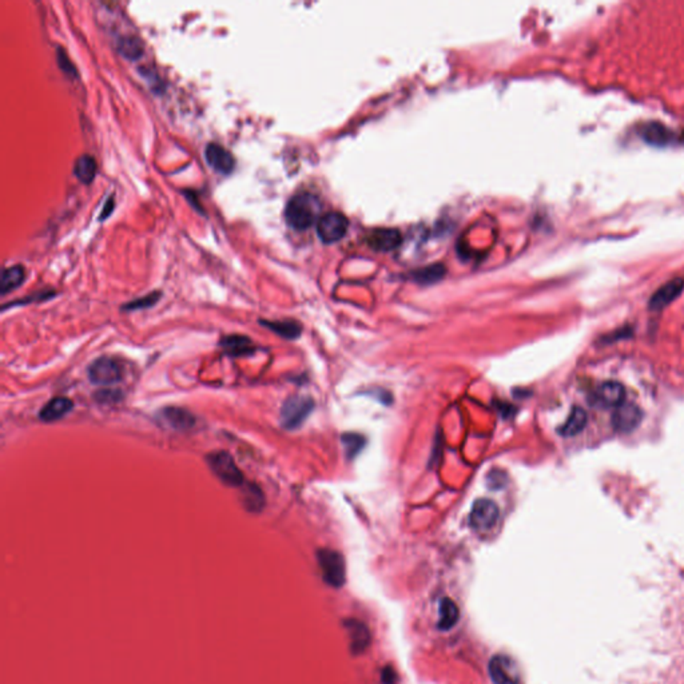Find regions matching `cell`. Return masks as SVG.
I'll list each match as a JSON object with an SVG mask.
<instances>
[{
  "mask_svg": "<svg viewBox=\"0 0 684 684\" xmlns=\"http://www.w3.org/2000/svg\"><path fill=\"white\" fill-rule=\"evenodd\" d=\"M74 174L82 183L90 185L96 176V160L94 157L84 154L75 160Z\"/></svg>",
  "mask_w": 684,
  "mask_h": 684,
  "instance_id": "cb8c5ba5",
  "label": "cell"
},
{
  "mask_svg": "<svg viewBox=\"0 0 684 684\" xmlns=\"http://www.w3.org/2000/svg\"><path fill=\"white\" fill-rule=\"evenodd\" d=\"M459 619H460V609L457 605L452 599L444 598L440 602V607H439L437 628L440 631H449L457 624Z\"/></svg>",
  "mask_w": 684,
  "mask_h": 684,
  "instance_id": "ac0fdd59",
  "label": "cell"
},
{
  "mask_svg": "<svg viewBox=\"0 0 684 684\" xmlns=\"http://www.w3.org/2000/svg\"><path fill=\"white\" fill-rule=\"evenodd\" d=\"M446 274L443 265H430L414 273V280L420 284H433L440 281Z\"/></svg>",
  "mask_w": 684,
  "mask_h": 684,
  "instance_id": "484cf974",
  "label": "cell"
},
{
  "mask_svg": "<svg viewBox=\"0 0 684 684\" xmlns=\"http://www.w3.org/2000/svg\"><path fill=\"white\" fill-rule=\"evenodd\" d=\"M24 280H26V271L22 265L6 268L1 273V280H0L1 296H6L10 291L17 289L24 282Z\"/></svg>",
  "mask_w": 684,
  "mask_h": 684,
  "instance_id": "ffe728a7",
  "label": "cell"
},
{
  "mask_svg": "<svg viewBox=\"0 0 684 684\" xmlns=\"http://www.w3.org/2000/svg\"><path fill=\"white\" fill-rule=\"evenodd\" d=\"M96 398L98 400V402H118L119 401V392L114 390V389H110V390H100L98 392V395H96Z\"/></svg>",
  "mask_w": 684,
  "mask_h": 684,
  "instance_id": "f546056e",
  "label": "cell"
},
{
  "mask_svg": "<svg viewBox=\"0 0 684 684\" xmlns=\"http://www.w3.org/2000/svg\"><path fill=\"white\" fill-rule=\"evenodd\" d=\"M205 158L208 166L221 174H230L236 167V160L233 154L221 144H207Z\"/></svg>",
  "mask_w": 684,
  "mask_h": 684,
  "instance_id": "9c48e42d",
  "label": "cell"
},
{
  "mask_svg": "<svg viewBox=\"0 0 684 684\" xmlns=\"http://www.w3.org/2000/svg\"><path fill=\"white\" fill-rule=\"evenodd\" d=\"M348 227H349L348 218L344 214L335 211L324 214L317 221V233L319 238L325 243L340 241L347 234Z\"/></svg>",
  "mask_w": 684,
  "mask_h": 684,
  "instance_id": "52a82bcc",
  "label": "cell"
},
{
  "mask_svg": "<svg viewBox=\"0 0 684 684\" xmlns=\"http://www.w3.org/2000/svg\"><path fill=\"white\" fill-rule=\"evenodd\" d=\"M74 408V402L67 397L51 398L47 404L40 409L39 418L45 423H55L70 413Z\"/></svg>",
  "mask_w": 684,
  "mask_h": 684,
  "instance_id": "e0dca14e",
  "label": "cell"
},
{
  "mask_svg": "<svg viewBox=\"0 0 684 684\" xmlns=\"http://www.w3.org/2000/svg\"><path fill=\"white\" fill-rule=\"evenodd\" d=\"M499 516L500 510L494 500L478 499L471 510L469 524L478 532H488L497 524Z\"/></svg>",
  "mask_w": 684,
  "mask_h": 684,
  "instance_id": "8992f818",
  "label": "cell"
},
{
  "mask_svg": "<svg viewBox=\"0 0 684 684\" xmlns=\"http://www.w3.org/2000/svg\"><path fill=\"white\" fill-rule=\"evenodd\" d=\"M259 322L265 328L271 329V332H274L275 335H278L282 338H287V340H296L300 337L301 332H303L301 325L293 319H280V321H264V319H261Z\"/></svg>",
  "mask_w": 684,
  "mask_h": 684,
  "instance_id": "d6986e66",
  "label": "cell"
},
{
  "mask_svg": "<svg viewBox=\"0 0 684 684\" xmlns=\"http://www.w3.org/2000/svg\"><path fill=\"white\" fill-rule=\"evenodd\" d=\"M319 568L326 584L341 588L347 582V565L344 556L335 549H319L317 552Z\"/></svg>",
  "mask_w": 684,
  "mask_h": 684,
  "instance_id": "7a4b0ae2",
  "label": "cell"
},
{
  "mask_svg": "<svg viewBox=\"0 0 684 684\" xmlns=\"http://www.w3.org/2000/svg\"><path fill=\"white\" fill-rule=\"evenodd\" d=\"M402 242V237L396 229L381 227L374 229L367 234V243L372 249L379 252H390L398 248Z\"/></svg>",
  "mask_w": 684,
  "mask_h": 684,
  "instance_id": "8fae6325",
  "label": "cell"
},
{
  "mask_svg": "<svg viewBox=\"0 0 684 684\" xmlns=\"http://www.w3.org/2000/svg\"><path fill=\"white\" fill-rule=\"evenodd\" d=\"M381 682L382 684L398 683L397 672H396V671L393 669V667H390V666H386V667H383V669H382Z\"/></svg>",
  "mask_w": 684,
  "mask_h": 684,
  "instance_id": "4dcf8cb0",
  "label": "cell"
},
{
  "mask_svg": "<svg viewBox=\"0 0 684 684\" xmlns=\"http://www.w3.org/2000/svg\"><path fill=\"white\" fill-rule=\"evenodd\" d=\"M684 289V280L682 278H675L672 281L667 282L666 285L659 287L650 300V307L653 310H662L674 300H676Z\"/></svg>",
  "mask_w": 684,
  "mask_h": 684,
  "instance_id": "5bb4252c",
  "label": "cell"
},
{
  "mask_svg": "<svg viewBox=\"0 0 684 684\" xmlns=\"http://www.w3.org/2000/svg\"><path fill=\"white\" fill-rule=\"evenodd\" d=\"M587 423H588V416L586 413V411L582 408H573L567 421L563 424L558 432L564 437H573L587 427Z\"/></svg>",
  "mask_w": 684,
  "mask_h": 684,
  "instance_id": "44dd1931",
  "label": "cell"
},
{
  "mask_svg": "<svg viewBox=\"0 0 684 684\" xmlns=\"http://www.w3.org/2000/svg\"><path fill=\"white\" fill-rule=\"evenodd\" d=\"M341 440L348 459H354L364 449L366 443L365 437L358 433H345Z\"/></svg>",
  "mask_w": 684,
  "mask_h": 684,
  "instance_id": "4316f807",
  "label": "cell"
},
{
  "mask_svg": "<svg viewBox=\"0 0 684 684\" xmlns=\"http://www.w3.org/2000/svg\"><path fill=\"white\" fill-rule=\"evenodd\" d=\"M314 409V402L310 397L291 396L287 398L281 408L280 421L287 430H298Z\"/></svg>",
  "mask_w": 684,
  "mask_h": 684,
  "instance_id": "277c9868",
  "label": "cell"
},
{
  "mask_svg": "<svg viewBox=\"0 0 684 684\" xmlns=\"http://www.w3.org/2000/svg\"><path fill=\"white\" fill-rule=\"evenodd\" d=\"M116 48L122 56L130 61H137L144 55V43L134 35L121 36L116 42Z\"/></svg>",
  "mask_w": 684,
  "mask_h": 684,
  "instance_id": "7402d4cb",
  "label": "cell"
},
{
  "mask_svg": "<svg viewBox=\"0 0 684 684\" xmlns=\"http://www.w3.org/2000/svg\"><path fill=\"white\" fill-rule=\"evenodd\" d=\"M319 213V199L309 192H301L289 199L285 218L293 229L306 230L317 221Z\"/></svg>",
  "mask_w": 684,
  "mask_h": 684,
  "instance_id": "6da1fadb",
  "label": "cell"
},
{
  "mask_svg": "<svg viewBox=\"0 0 684 684\" xmlns=\"http://www.w3.org/2000/svg\"><path fill=\"white\" fill-rule=\"evenodd\" d=\"M242 503L245 510L249 512H259L265 507V496L261 488L255 484H243L242 487Z\"/></svg>",
  "mask_w": 684,
  "mask_h": 684,
  "instance_id": "603a6c76",
  "label": "cell"
},
{
  "mask_svg": "<svg viewBox=\"0 0 684 684\" xmlns=\"http://www.w3.org/2000/svg\"><path fill=\"white\" fill-rule=\"evenodd\" d=\"M207 465L213 473L229 487H241L245 484V478L234 459L225 450H217L206 457Z\"/></svg>",
  "mask_w": 684,
  "mask_h": 684,
  "instance_id": "3957f363",
  "label": "cell"
},
{
  "mask_svg": "<svg viewBox=\"0 0 684 684\" xmlns=\"http://www.w3.org/2000/svg\"><path fill=\"white\" fill-rule=\"evenodd\" d=\"M596 401L603 408H618L625 402V388L618 381H605L596 390Z\"/></svg>",
  "mask_w": 684,
  "mask_h": 684,
  "instance_id": "4fadbf2b",
  "label": "cell"
},
{
  "mask_svg": "<svg viewBox=\"0 0 684 684\" xmlns=\"http://www.w3.org/2000/svg\"><path fill=\"white\" fill-rule=\"evenodd\" d=\"M160 421L174 430H190L195 425V417L183 408L167 406L160 412Z\"/></svg>",
  "mask_w": 684,
  "mask_h": 684,
  "instance_id": "7c38bea8",
  "label": "cell"
},
{
  "mask_svg": "<svg viewBox=\"0 0 684 684\" xmlns=\"http://www.w3.org/2000/svg\"><path fill=\"white\" fill-rule=\"evenodd\" d=\"M162 297V293L160 291H153L144 297H141V298H135L132 300L131 303H125L122 306V310H141V309H147V307H151L154 306L155 303L160 301V298Z\"/></svg>",
  "mask_w": 684,
  "mask_h": 684,
  "instance_id": "83f0119b",
  "label": "cell"
},
{
  "mask_svg": "<svg viewBox=\"0 0 684 684\" xmlns=\"http://www.w3.org/2000/svg\"><path fill=\"white\" fill-rule=\"evenodd\" d=\"M112 208H114V199H112V197H110V198H109V201L105 204V207H103V210H102V213H100V218H99V220H100V221H103V220H106L107 217H110Z\"/></svg>",
  "mask_w": 684,
  "mask_h": 684,
  "instance_id": "1f68e13d",
  "label": "cell"
},
{
  "mask_svg": "<svg viewBox=\"0 0 684 684\" xmlns=\"http://www.w3.org/2000/svg\"><path fill=\"white\" fill-rule=\"evenodd\" d=\"M58 64L61 67V70L63 71L64 74L70 75V77H77V68L74 67V64L71 63V61L68 59L66 51L62 50V48H58Z\"/></svg>",
  "mask_w": 684,
  "mask_h": 684,
  "instance_id": "f1b7e54d",
  "label": "cell"
},
{
  "mask_svg": "<svg viewBox=\"0 0 684 684\" xmlns=\"http://www.w3.org/2000/svg\"><path fill=\"white\" fill-rule=\"evenodd\" d=\"M643 138L653 144H666L671 138V132L659 123H648L643 128Z\"/></svg>",
  "mask_w": 684,
  "mask_h": 684,
  "instance_id": "d4e9b609",
  "label": "cell"
},
{
  "mask_svg": "<svg viewBox=\"0 0 684 684\" xmlns=\"http://www.w3.org/2000/svg\"><path fill=\"white\" fill-rule=\"evenodd\" d=\"M347 631L349 634L350 650L358 655L365 651L370 644V631L363 621L349 619L345 621Z\"/></svg>",
  "mask_w": 684,
  "mask_h": 684,
  "instance_id": "2e32d148",
  "label": "cell"
},
{
  "mask_svg": "<svg viewBox=\"0 0 684 684\" xmlns=\"http://www.w3.org/2000/svg\"><path fill=\"white\" fill-rule=\"evenodd\" d=\"M488 672L494 684H517L519 682L513 662L504 655H496L491 659Z\"/></svg>",
  "mask_w": 684,
  "mask_h": 684,
  "instance_id": "30bf717a",
  "label": "cell"
},
{
  "mask_svg": "<svg viewBox=\"0 0 684 684\" xmlns=\"http://www.w3.org/2000/svg\"><path fill=\"white\" fill-rule=\"evenodd\" d=\"M87 374L93 383L112 385L122 381L125 376V369L116 358L100 357L90 364Z\"/></svg>",
  "mask_w": 684,
  "mask_h": 684,
  "instance_id": "5b68a950",
  "label": "cell"
},
{
  "mask_svg": "<svg viewBox=\"0 0 684 684\" xmlns=\"http://www.w3.org/2000/svg\"><path fill=\"white\" fill-rule=\"evenodd\" d=\"M221 348L229 357H245L255 353L257 347L248 335H231L222 337Z\"/></svg>",
  "mask_w": 684,
  "mask_h": 684,
  "instance_id": "9a60e30c",
  "label": "cell"
},
{
  "mask_svg": "<svg viewBox=\"0 0 684 684\" xmlns=\"http://www.w3.org/2000/svg\"><path fill=\"white\" fill-rule=\"evenodd\" d=\"M643 412L634 402H623L612 414V424L621 433H630L637 430L641 423Z\"/></svg>",
  "mask_w": 684,
  "mask_h": 684,
  "instance_id": "ba28073f",
  "label": "cell"
}]
</instances>
